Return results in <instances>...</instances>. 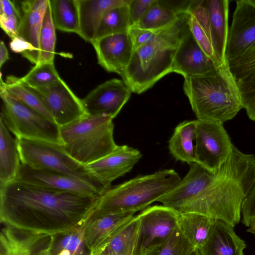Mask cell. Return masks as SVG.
<instances>
[{
    "label": "cell",
    "mask_w": 255,
    "mask_h": 255,
    "mask_svg": "<svg viewBox=\"0 0 255 255\" xmlns=\"http://www.w3.org/2000/svg\"><path fill=\"white\" fill-rule=\"evenodd\" d=\"M54 66V61L38 63L20 81L30 88H37L52 85L61 79Z\"/></svg>",
    "instance_id": "cell-34"
},
{
    "label": "cell",
    "mask_w": 255,
    "mask_h": 255,
    "mask_svg": "<svg viewBox=\"0 0 255 255\" xmlns=\"http://www.w3.org/2000/svg\"><path fill=\"white\" fill-rule=\"evenodd\" d=\"M138 225V216H133L119 227L100 247L91 252V255H133Z\"/></svg>",
    "instance_id": "cell-23"
},
{
    "label": "cell",
    "mask_w": 255,
    "mask_h": 255,
    "mask_svg": "<svg viewBox=\"0 0 255 255\" xmlns=\"http://www.w3.org/2000/svg\"><path fill=\"white\" fill-rule=\"evenodd\" d=\"M195 249L178 227L166 242L143 255H191Z\"/></svg>",
    "instance_id": "cell-36"
},
{
    "label": "cell",
    "mask_w": 255,
    "mask_h": 255,
    "mask_svg": "<svg viewBox=\"0 0 255 255\" xmlns=\"http://www.w3.org/2000/svg\"><path fill=\"white\" fill-rule=\"evenodd\" d=\"M183 14H179L168 8L160 0H154L135 26L146 29L158 30L175 22Z\"/></svg>",
    "instance_id": "cell-31"
},
{
    "label": "cell",
    "mask_w": 255,
    "mask_h": 255,
    "mask_svg": "<svg viewBox=\"0 0 255 255\" xmlns=\"http://www.w3.org/2000/svg\"><path fill=\"white\" fill-rule=\"evenodd\" d=\"M85 222L70 230L54 235L53 251L58 253L66 250L73 255H82L90 251L86 246L84 237Z\"/></svg>",
    "instance_id": "cell-33"
},
{
    "label": "cell",
    "mask_w": 255,
    "mask_h": 255,
    "mask_svg": "<svg viewBox=\"0 0 255 255\" xmlns=\"http://www.w3.org/2000/svg\"><path fill=\"white\" fill-rule=\"evenodd\" d=\"M8 59L9 54L8 50L4 42L1 41L0 43V68Z\"/></svg>",
    "instance_id": "cell-46"
},
{
    "label": "cell",
    "mask_w": 255,
    "mask_h": 255,
    "mask_svg": "<svg viewBox=\"0 0 255 255\" xmlns=\"http://www.w3.org/2000/svg\"><path fill=\"white\" fill-rule=\"evenodd\" d=\"M31 89L39 95L59 127L68 124L86 114L81 99L62 79L48 86Z\"/></svg>",
    "instance_id": "cell-11"
},
{
    "label": "cell",
    "mask_w": 255,
    "mask_h": 255,
    "mask_svg": "<svg viewBox=\"0 0 255 255\" xmlns=\"http://www.w3.org/2000/svg\"><path fill=\"white\" fill-rule=\"evenodd\" d=\"M139 225L133 255H143L166 242L178 228V213L163 205L149 207L138 215Z\"/></svg>",
    "instance_id": "cell-10"
},
{
    "label": "cell",
    "mask_w": 255,
    "mask_h": 255,
    "mask_svg": "<svg viewBox=\"0 0 255 255\" xmlns=\"http://www.w3.org/2000/svg\"><path fill=\"white\" fill-rule=\"evenodd\" d=\"M196 120L184 121L175 128L168 141L169 150L177 160L189 165L196 162Z\"/></svg>",
    "instance_id": "cell-25"
},
{
    "label": "cell",
    "mask_w": 255,
    "mask_h": 255,
    "mask_svg": "<svg viewBox=\"0 0 255 255\" xmlns=\"http://www.w3.org/2000/svg\"><path fill=\"white\" fill-rule=\"evenodd\" d=\"M113 119L86 114L60 127L61 144L74 160L85 166L112 152L116 147Z\"/></svg>",
    "instance_id": "cell-6"
},
{
    "label": "cell",
    "mask_w": 255,
    "mask_h": 255,
    "mask_svg": "<svg viewBox=\"0 0 255 255\" xmlns=\"http://www.w3.org/2000/svg\"><path fill=\"white\" fill-rule=\"evenodd\" d=\"M129 1L76 0L79 15V27L77 34L86 41L91 43L106 12L115 7L128 4Z\"/></svg>",
    "instance_id": "cell-21"
},
{
    "label": "cell",
    "mask_w": 255,
    "mask_h": 255,
    "mask_svg": "<svg viewBox=\"0 0 255 255\" xmlns=\"http://www.w3.org/2000/svg\"><path fill=\"white\" fill-rule=\"evenodd\" d=\"M159 30H149L136 26H131L128 32L131 37L134 50L150 42Z\"/></svg>",
    "instance_id": "cell-41"
},
{
    "label": "cell",
    "mask_w": 255,
    "mask_h": 255,
    "mask_svg": "<svg viewBox=\"0 0 255 255\" xmlns=\"http://www.w3.org/2000/svg\"><path fill=\"white\" fill-rule=\"evenodd\" d=\"M183 90L197 120L223 124L243 108L226 62L207 74L185 77Z\"/></svg>",
    "instance_id": "cell-4"
},
{
    "label": "cell",
    "mask_w": 255,
    "mask_h": 255,
    "mask_svg": "<svg viewBox=\"0 0 255 255\" xmlns=\"http://www.w3.org/2000/svg\"><path fill=\"white\" fill-rule=\"evenodd\" d=\"M248 227L247 232L255 235V217L253 219Z\"/></svg>",
    "instance_id": "cell-47"
},
{
    "label": "cell",
    "mask_w": 255,
    "mask_h": 255,
    "mask_svg": "<svg viewBox=\"0 0 255 255\" xmlns=\"http://www.w3.org/2000/svg\"><path fill=\"white\" fill-rule=\"evenodd\" d=\"M218 66L200 47L188 28L176 50L172 72L185 78L207 74Z\"/></svg>",
    "instance_id": "cell-17"
},
{
    "label": "cell",
    "mask_w": 255,
    "mask_h": 255,
    "mask_svg": "<svg viewBox=\"0 0 255 255\" xmlns=\"http://www.w3.org/2000/svg\"><path fill=\"white\" fill-rule=\"evenodd\" d=\"M255 46V0L236 1L229 28L225 54L227 62Z\"/></svg>",
    "instance_id": "cell-12"
},
{
    "label": "cell",
    "mask_w": 255,
    "mask_h": 255,
    "mask_svg": "<svg viewBox=\"0 0 255 255\" xmlns=\"http://www.w3.org/2000/svg\"><path fill=\"white\" fill-rule=\"evenodd\" d=\"M108 255H133L132 254H127V255H124V254H110Z\"/></svg>",
    "instance_id": "cell-49"
},
{
    "label": "cell",
    "mask_w": 255,
    "mask_h": 255,
    "mask_svg": "<svg viewBox=\"0 0 255 255\" xmlns=\"http://www.w3.org/2000/svg\"><path fill=\"white\" fill-rule=\"evenodd\" d=\"M49 0H28L21 1L22 14L18 30V36L35 48L38 63L39 37L43 18Z\"/></svg>",
    "instance_id": "cell-22"
},
{
    "label": "cell",
    "mask_w": 255,
    "mask_h": 255,
    "mask_svg": "<svg viewBox=\"0 0 255 255\" xmlns=\"http://www.w3.org/2000/svg\"><path fill=\"white\" fill-rule=\"evenodd\" d=\"M55 29L51 16L49 0L39 37L38 63L54 61L56 43Z\"/></svg>",
    "instance_id": "cell-32"
},
{
    "label": "cell",
    "mask_w": 255,
    "mask_h": 255,
    "mask_svg": "<svg viewBox=\"0 0 255 255\" xmlns=\"http://www.w3.org/2000/svg\"><path fill=\"white\" fill-rule=\"evenodd\" d=\"M181 178L173 169L135 177L111 187L100 199L94 212L99 214L135 213L173 189Z\"/></svg>",
    "instance_id": "cell-5"
},
{
    "label": "cell",
    "mask_w": 255,
    "mask_h": 255,
    "mask_svg": "<svg viewBox=\"0 0 255 255\" xmlns=\"http://www.w3.org/2000/svg\"><path fill=\"white\" fill-rule=\"evenodd\" d=\"M188 13L160 29L147 43L134 49L130 63L121 77L132 92L141 94L172 72L180 42L188 29Z\"/></svg>",
    "instance_id": "cell-3"
},
{
    "label": "cell",
    "mask_w": 255,
    "mask_h": 255,
    "mask_svg": "<svg viewBox=\"0 0 255 255\" xmlns=\"http://www.w3.org/2000/svg\"><path fill=\"white\" fill-rule=\"evenodd\" d=\"M20 164L17 138L0 118V185L15 179Z\"/></svg>",
    "instance_id": "cell-26"
},
{
    "label": "cell",
    "mask_w": 255,
    "mask_h": 255,
    "mask_svg": "<svg viewBox=\"0 0 255 255\" xmlns=\"http://www.w3.org/2000/svg\"><path fill=\"white\" fill-rule=\"evenodd\" d=\"M208 9L217 57L221 64L226 62L225 54L229 32L228 0H204Z\"/></svg>",
    "instance_id": "cell-24"
},
{
    "label": "cell",
    "mask_w": 255,
    "mask_h": 255,
    "mask_svg": "<svg viewBox=\"0 0 255 255\" xmlns=\"http://www.w3.org/2000/svg\"><path fill=\"white\" fill-rule=\"evenodd\" d=\"M187 12L190 13L195 17L205 31L212 43L216 53L215 42L212 30L209 12L205 4L204 0H192Z\"/></svg>",
    "instance_id": "cell-39"
},
{
    "label": "cell",
    "mask_w": 255,
    "mask_h": 255,
    "mask_svg": "<svg viewBox=\"0 0 255 255\" xmlns=\"http://www.w3.org/2000/svg\"><path fill=\"white\" fill-rule=\"evenodd\" d=\"M0 15L15 16L21 19V14L14 1L0 0Z\"/></svg>",
    "instance_id": "cell-44"
},
{
    "label": "cell",
    "mask_w": 255,
    "mask_h": 255,
    "mask_svg": "<svg viewBox=\"0 0 255 255\" xmlns=\"http://www.w3.org/2000/svg\"><path fill=\"white\" fill-rule=\"evenodd\" d=\"M1 224L0 255H24L27 231Z\"/></svg>",
    "instance_id": "cell-35"
},
{
    "label": "cell",
    "mask_w": 255,
    "mask_h": 255,
    "mask_svg": "<svg viewBox=\"0 0 255 255\" xmlns=\"http://www.w3.org/2000/svg\"><path fill=\"white\" fill-rule=\"evenodd\" d=\"M100 197L14 180L0 185V223L36 234L55 235L84 223L96 209Z\"/></svg>",
    "instance_id": "cell-2"
},
{
    "label": "cell",
    "mask_w": 255,
    "mask_h": 255,
    "mask_svg": "<svg viewBox=\"0 0 255 255\" xmlns=\"http://www.w3.org/2000/svg\"><path fill=\"white\" fill-rule=\"evenodd\" d=\"M160 0L166 7L179 14L186 13L192 2V0Z\"/></svg>",
    "instance_id": "cell-45"
},
{
    "label": "cell",
    "mask_w": 255,
    "mask_h": 255,
    "mask_svg": "<svg viewBox=\"0 0 255 255\" xmlns=\"http://www.w3.org/2000/svg\"><path fill=\"white\" fill-rule=\"evenodd\" d=\"M20 21L21 19L15 16L0 15V27L11 39L18 36Z\"/></svg>",
    "instance_id": "cell-43"
},
{
    "label": "cell",
    "mask_w": 255,
    "mask_h": 255,
    "mask_svg": "<svg viewBox=\"0 0 255 255\" xmlns=\"http://www.w3.org/2000/svg\"><path fill=\"white\" fill-rule=\"evenodd\" d=\"M188 13L189 28L195 40L204 52L217 65H222L219 61L214 47L207 34L195 17Z\"/></svg>",
    "instance_id": "cell-38"
},
{
    "label": "cell",
    "mask_w": 255,
    "mask_h": 255,
    "mask_svg": "<svg viewBox=\"0 0 255 255\" xmlns=\"http://www.w3.org/2000/svg\"><path fill=\"white\" fill-rule=\"evenodd\" d=\"M242 222L248 227L255 217V184L242 206Z\"/></svg>",
    "instance_id": "cell-42"
},
{
    "label": "cell",
    "mask_w": 255,
    "mask_h": 255,
    "mask_svg": "<svg viewBox=\"0 0 255 255\" xmlns=\"http://www.w3.org/2000/svg\"><path fill=\"white\" fill-rule=\"evenodd\" d=\"M54 235L27 231L24 255H73L66 250L55 252L52 249Z\"/></svg>",
    "instance_id": "cell-37"
},
{
    "label": "cell",
    "mask_w": 255,
    "mask_h": 255,
    "mask_svg": "<svg viewBox=\"0 0 255 255\" xmlns=\"http://www.w3.org/2000/svg\"><path fill=\"white\" fill-rule=\"evenodd\" d=\"M91 43L96 51L98 64L108 72L116 73L122 77L134 51L128 32L106 36Z\"/></svg>",
    "instance_id": "cell-16"
},
{
    "label": "cell",
    "mask_w": 255,
    "mask_h": 255,
    "mask_svg": "<svg viewBox=\"0 0 255 255\" xmlns=\"http://www.w3.org/2000/svg\"><path fill=\"white\" fill-rule=\"evenodd\" d=\"M195 133L196 162L212 173L217 172L234 145L223 124L197 119Z\"/></svg>",
    "instance_id": "cell-9"
},
{
    "label": "cell",
    "mask_w": 255,
    "mask_h": 255,
    "mask_svg": "<svg viewBox=\"0 0 255 255\" xmlns=\"http://www.w3.org/2000/svg\"><path fill=\"white\" fill-rule=\"evenodd\" d=\"M21 163L32 168L59 172L86 181L104 194L107 190L72 158L59 143L39 140L17 138Z\"/></svg>",
    "instance_id": "cell-7"
},
{
    "label": "cell",
    "mask_w": 255,
    "mask_h": 255,
    "mask_svg": "<svg viewBox=\"0 0 255 255\" xmlns=\"http://www.w3.org/2000/svg\"><path fill=\"white\" fill-rule=\"evenodd\" d=\"M0 117L8 129L20 139L44 140L61 144L60 127L40 113L0 91Z\"/></svg>",
    "instance_id": "cell-8"
},
{
    "label": "cell",
    "mask_w": 255,
    "mask_h": 255,
    "mask_svg": "<svg viewBox=\"0 0 255 255\" xmlns=\"http://www.w3.org/2000/svg\"><path fill=\"white\" fill-rule=\"evenodd\" d=\"M244 241L233 228L220 220H214L205 244L198 251L200 255H244Z\"/></svg>",
    "instance_id": "cell-19"
},
{
    "label": "cell",
    "mask_w": 255,
    "mask_h": 255,
    "mask_svg": "<svg viewBox=\"0 0 255 255\" xmlns=\"http://www.w3.org/2000/svg\"><path fill=\"white\" fill-rule=\"evenodd\" d=\"M0 85V91L3 92L10 97L54 122L39 95L32 89L22 83L19 78L12 75L8 76L5 82L1 78Z\"/></svg>",
    "instance_id": "cell-28"
},
{
    "label": "cell",
    "mask_w": 255,
    "mask_h": 255,
    "mask_svg": "<svg viewBox=\"0 0 255 255\" xmlns=\"http://www.w3.org/2000/svg\"><path fill=\"white\" fill-rule=\"evenodd\" d=\"M131 92L123 80L113 78L97 86L81 102L87 114L114 119L128 101Z\"/></svg>",
    "instance_id": "cell-13"
},
{
    "label": "cell",
    "mask_w": 255,
    "mask_h": 255,
    "mask_svg": "<svg viewBox=\"0 0 255 255\" xmlns=\"http://www.w3.org/2000/svg\"><path fill=\"white\" fill-rule=\"evenodd\" d=\"M191 255H200L198 250L196 249L191 254Z\"/></svg>",
    "instance_id": "cell-48"
},
{
    "label": "cell",
    "mask_w": 255,
    "mask_h": 255,
    "mask_svg": "<svg viewBox=\"0 0 255 255\" xmlns=\"http://www.w3.org/2000/svg\"><path fill=\"white\" fill-rule=\"evenodd\" d=\"M49 3L55 28L77 33L79 15L76 0H49Z\"/></svg>",
    "instance_id": "cell-29"
},
{
    "label": "cell",
    "mask_w": 255,
    "mask_h": 255,
    "mask_svg": "<svg viewBox=\"0 0 255 255\" xmlns=\"http://www.w3.org/2000/svg\"><path fill=\"white\" fill-rule=\"evenodd\" d=\"M226 63L239 90L243 108L255 122V46Z\"/></svg>",
    "instance_id": "cell-18"
},
{
    "label": "cell",
    "mask_w": 255,
    "mask_h": 255,
    "mask_svg": "<svg viewBox=\"0 0 255 255\" xmlns=\"http://www.w3.org/2000/svg\"><path fill=\"white\" fill-rule=\"evenodd\" d=\"M214 220L198 213L178 214L179 229L194 248L198 250L207 240Z\"/></svg>",
    "instance_id": "cell-27"
},
{
    "label": "cell",
    "mask_w": 255,
    "mask_h": 255,
    "mask_svg": "<svg viewBox=\"0 0 255 255\" xmlns=\"http://www.w3.org/2000/svg\"><path fill=\"white\" fill-rule=\"evenodd\" d=\"M128 4L115 7L106 12L94 40L112 34L128 32L131 27Z\"/></svg>",
    "instance_id": "cell-30"
},
{
    "label": "cell",
    "mask_w": 255,
    "mask_h": 255,
    "mask_svg": "<svg viewBox=\"0 0 255 255\" xmlns=\"http://www.w3.org/2000/svg\"><path fill=\"white\" fill-rule=\"evenodd\" d=\"M134 213L99 214L94 211L86 220L84 237L87 248L92 252L100 247Z\"/></svg>",
    "instance_id": "cell-20"
},
{
    "label": "cell",
    "mask_w": 255,
    "mask_h": 255,
    "mask_svg": "<svg viewBox=\"0 0 255 255\" xmlns=\"http://www.w3.org/2000/svg\"><path fill=\"white\" fill-rule=\"evenodd\" d=\"M189 165L185 176L158 201L178 214L198 213L235 227L241 218L242 204L255 184V156L233 145L216 173L198 163Z\"/></svg>",
    "instance_id": "cell-1"
},
{
    "label": "cell",
    "mask_w": 255,
    "mask_h": 255,
    "mask_svg": "<svg viewBox=\"0 0 255 255\" xmlns=\"http://www.w3.org/2000/svg\"><path fill=\"white\" fill-rule=\"evenodd\" d=\"M141 157L137 149L117 145L110 153L84 167L108 190L114 180L129 172Z\"/></svg>",
    "instance_id": "cell-15"
},
{
    "label": "cell",
    "mask_w": 255,
    "mask_h": 255,
    "mask_svg": "<svg viewBox=\"0 0 255 255\" xmlns=\"http://www.w3.org/2000/svg\"><path fill=\"white\" fill-rule=\"evenodd\" d=\"M154 0H130L128 4L131 26L136 25Z\"/></svg>",
    "instance_id": "cell-40"
},
{
    "label": "cell",
    "mask_w": 255,
    "mask_h": 255,
    "mask_svg": "<svg viewBox=\"0 0 255 255\" xmlns=\"http://www.w3.org/2000/svg\"><path fill=\"white\" fill-rule=\"evenodd\" d=\"M16 180L54 190L101 196L102 192L93 184L65 173L32 168L21 163Z\"/></svg>",
    "instance_id": "cell-14"
}]
</instances>
